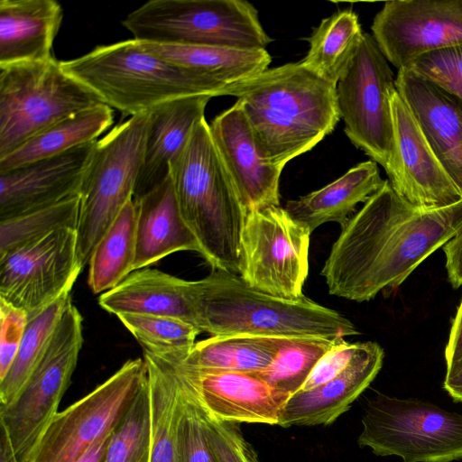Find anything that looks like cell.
<instances>
[{"label": "cell", "mask_w": 462, "mask_h": 462, "mask_svg": "<svg viewBox=\"0 0 462 462\" xmlns=\"http://www.w3.org/2000/svg\"><path fill=\"white\" fill-rule=\"evenodd\" d=\"M105 104L54 57L0 67V159L58 122Z\"/></svg>", "instance_id": "7"}, {"label": "cell", "mask_w": 462, "mask_h": 462, "mask_svg": "<svg viewBox=\"0 0 462 462\" xmlns=\"http://www.w3.org/2000/svg\"><path fill=\"white\" fill-rule=\"evenodd\" d=\"M283 340L249 335L211 336L195 343L180 361L198 371L261 372L273 363Z\"/></svg>", "instance_id": "30"}, {"label": "cell", "mask_w": 462, "mask_h": 462, "mask_svg": "<svg viewBox=\"0 0 462 462\" xmlns=\"http://www.w3.org/2000/svg\"><path fill=\"white\" fill-rule=\"evenodd\" d=\"M212 97L196 95L164 103L150 112L143 162L134 199L152 190L170 177V164L189 140L195 125L205 118Z\"/></svg>", "instance_id": "23"}, {"label": "cell", "mask_w": 462, "mask_h": 462, "mask_svg": "<svg viewBox=\"0 0 462 462\" xmlns=\"http://www.w3.org/2000/svg\"><path fill=\"white\" fill-rule=\"evenodd\" d=\"M393 73L374 37L363 33L359 46L336 85L339 116L351 143L387 172L393 151L391 100Z\"/></svg>", "instance_id": "11"}, {"label": "cell", "mask_w": 462, "mask_h": 462, "mask_svg": "<svg viewBox=\"0 0 462 462\" xmlns=\"http://www.w3.org/2000/svg\"><path fill=\"white\" fill-rule=\"evenodd\" d=\"M209 128L246 212L280 206L282 169L261 157L240 105L236 102L217 115Z\"/></svg>", "instance_id": "19"}, {"label": "cell", "mask_w": 462, "mask_h": 462, "mask_svg": "<svg viewBox=\"0 0 462 462\" xmlns=\"http://www.w3.org/2000/svg\"><path fill=\"white\" fill-rule=\"evenodd\" d=\"M0 426V462H18L7 430L3 425Z\"/></svg>", "instance_id": "47"}, {"label": "cell", "mask_w": 462, "mask_h": 462, "mask_svg": "<svg viewBox=\"0 0 462 462\" xmlns=\"http://www.w3.org/2000/svg\"><path fill=\"white\" fill-rule=\"evenodd\" d=\"M384 352L376 342L359 343L346 369L335 378L290 396L281 411L278 425H328L346 412L369 386L383 365Z\"/></svg>", "instance_id": "21"}, {"label": "cell", "mask_w": 462, "mask_h": 462, "mask_svg": "<svg viewBox=\"0 0 462 462\" xmlns=\"http://www.w3.org/2000/svg\"><path fill=\"white\" fill-rule=\"evenodd\" d=\"M98 304L116 316L143 314L176 318L203 332L195 281H186L156 269L132 272L117 286L102 293Z\"/></svg>", "instance_id": "22"}, {"label": "cell", "mask_w": 462, "mask_h": 462, "mask_svg": "<svg viewBox=\"0 0 462 462\" xmlns=\"http://www.w3.org/2000/svg\"><path fill=\"white\" fill-rule=\"evenodd\" d=\"M200 411L208 441L217 462H260L236 422L222 421L212 418L201 409Z\"/></svg>", "instance_id": "39"}, {"label": "cell", "mask_w": 462, "mask_h": 462, "mask_svg": "<svg viewBox=\"0 0 462 462\" xmlns=\"http://www.w3.org/2000/svg\"><path fill=\"white\" fill-rule=\"evenodd\" d=\"M310 234L280 206L248 211L242 235L241 278L250 287L277 297H302Z\"/></svg>", "instance_id": "13"}, {"label": "cell", "mask_w": 462, "mask_h": 462, "mask_svg": "<svg viewBox=\"0 0 462 462\" xmlns=\"http://www.w3.org/2000/svg\"><path fill=\"white\" fill-rule=\"evenodd\" d=\"M149 125L150 112L131 116L96 143L79 193L77 253L82 267L134 199Z\"/></svg>", "instance_id": "8"}, {"label": "cell", "mask_w": 462, "mask_h": 462, "mask_svg": "<svg viewBox=\"0 0 462 462\" xmlns=\"http://www.w3.org/2000/svg\"><path fill=\"white\" fill-rule=\"evenodd\" d=\"M359 343L338 338L319 360L300 391H307L335 378L349 365Z\"/></svg>", "instance_id": "42"}, {"label": "cell", "mask_w": 462, "mask_h": 462, "mask_svg": "<svg viewBox=\"0 0 462 462\" xmlns=\"http://www.w3.org/2000/svg\"><path fill=\"white\" fill-rule=\"evenodd\" d=\"M147 377L144 359L126 361L91 393L55 415L28 462H76L111 434Z\"/></svg>", "instance_id": "12"}, {"label": "cell", "mask_w": 462, "mask_h": 462, "mask_svg": "<svg viewBox=\"0 0 462 462\" xmlns=\"http://www.w3.org/2000/svg\"><path fill=\"white\" fill-rule=\"evenodd\" d=\"M395 88L462 195V106L409 68L398 69Z\"/></svg>", "instance_id": "20"}, {"label": "cell", "mask_w": 462, "mask_h": 462, "mask_svg": "<svg viewBox=\"0 0 462 462\" xmlns=\"http://www.w3.org/2000/svg\"><path fill=\"white\" fill-rule=\"evenodd\" d=\"M446 370L462 364V300L452 319L449 337L445 348Z\"/></svg>", "instance_id": "44"}, {"label": "cell", "mask_w": 462, "mask_h": 462, "mask_svg": "<svg viewBox=\"0 0 462 462\" xmlns=\"http://www.w3.org/2000/svg\"><path fill=\"white\" fill-rule=\"evenodd\" d=\"M28 323L27 313L0 299V381L10 370Z\"/></svg>", "instance_id": "41"}, {"label": "cell", "mask_w": 462, "mask_h": 462, "mask_svg": "<svg viewBox=\"0 0 462 462\" xmlns=\"http://www.w3.org/2000/svg\"><path fill=\"white\" fill-rule=\"evenodd\" d=\"M462 227V200L420 210L389 180L341 227L321 270L328 293L363 302L397 289Z\"/></svg>", "instance_id": "1"}, {"label": "cell", "mask_w": 462, "mask_h": 462, "mask_svg": "<svg viewBox=\"0 0 462 462\" xmlns=\"http://www.w3.org/2000/svg\"><path fill=\"white\" fill-rule=\"evenodd\" d=\"M117 318L142 346L153 354H188L201 332L193 325L168 316L121 314Z\"/></svg>", "instance_id": "37"}, {"label": "cell", "mask_w": 462, "mask_h": 462, "mask_svg": "<svg viewBox=\"0 0 462 462\" xmlns=\"http://www.w3.org/2000/svg\"><path fill=\"white\" fill-rule=\"evenodd\" d=\"M136 207V255L134 271L146 268L169 254L202 249L185 223L170 177L139 199Z\"/></svg>", "instance_id": "25"}, {"label": "cell", "mask_w": 462, "mask_h": 462, "mask_svg": "<svg viewBox=\"0 0 462 462\" xmlns=\"http://www.w3.org/2000/svg\"><path fill=\"white\" fill-rule=\"evenodd\" d=\"M70 291L28 320L13 365L0 381V407L10 405L19 395L39 362L70 300Z\"/></svg>", "instance_id": "33"}, {"label": "cell", "mask_w": 462, "mask_h": 462, "mask_svg": "<svg viewBox=\"0 0 462 462\" xmlns=\"http://www.w3.org/2000/svg\"><path fill=\"white\" fill-rule=\"evenodd\" d=\"M203 332L211 336L345 338L359 334L339 312L306 296L284 299L257 291L241 276L213 269L195 281Z\"/></svg>", "instance_id": "4"}, {"label": "cell", "mask_w": 462, "mask_h": 462, "mask_svg": "<svg viewBox=\"0 0 462 462\" xmlns=\"http://www.w3.org/2000/svg\"><path fill=\"white\" fill-rule=\"evenodd\" d=\"M385 59L398 69L419 56L462 44V0H393L372 26Z\"/></svg>", "instance_id": "15"}, {"label": "cell", "mask_w": 462, "mask_h": 462, "mask_svg": "<svg viewBox=\"0 0 462 462\" xmlns=\"http://www.w3.org/2000/svg\"><path fill=\"white\" fill-rule=\"evenodd\" d=\"M357 14L340 10L324 18L308 38L310 49L300 62L307 69L337 85L353 59L363 36Z\"/></svg>", "instance_id": "31"}, {"label": "cell", "mask_w": 462, "mask_h": 462, "mask_svg": "<svg viewBox=\"0 0 462 462\" xmlns=\"http://www.w3.org/2000/svg\"><path fill=\"white\" fill-rule=\"evenodd\" d=\"M122 25L142 42L265 50L272 42L244 0H150Z\"/></svg>", "instance_id": "6"}, {"label": "cell", "mask_w": 462, "mask_h": 462, "mask_svg": "<svg viewBox=\"0 0 462 462\" xmlns=\"http://www.w3.org/2000/svg\"><path fill=\"white\" fill-rule=\"evenodd\" d=\"M407 68L436 84L462 106V44L422 54Z\"/></svg>", "instance_id": "38"}, {"label": "cell", "mask_w": 462, "mask_h": 462, "mask_svg": "<svg viewBox=\"0 0 462 462\" xmlns=\"http://www.w3.org/2000/svg\"><path fill=\"white\" fill-rule=\"evenodd\" d=\"M383 183L377 163L369 160L356 164L325 187L287 201L284 208L311 233L328 222H336L343 227L357 204L366 202Z\"/></svg>", "instance_id": "26"}, {"label": "cell", "mask_w": 462, "mask_h": 462, "mask_svg": "<svg viewBox=\"0 0 462 462\" xmlns=\"http://www.w3.org/2000/svg\"><path fill=\"white\" fill-rule=\"evenodd\" d=\"M62 19L55 0H1L0 67L53 58Z\"/></svg>", "instance_id": "24"}, {"label": "cell", "mask_w": 462, "mask_h": 462, "mask_svg": "<svg viewBox=\"0 0 462 462\" xmlns=\"http://www.w3.org/2000/svg\"><path fill=\"white\" fill-rule=\"evenodd\" d=\"M336 340L284 338L273 363L266 369L254 373L276 390L292 395L301 390L319 360Z\"/></svg>", "instance_id": "34"}, {"label": "cell", "mask_w": 462, "mask_h": 462, "mask_svg": "<svg viewBox=\"0 0 462 462\" xmlns=\"http://www.w3.org/2000/svg\"><path fill=\"white\" fill-rule=\"evenodd\" d=\"M79 196L0 221V254L52 231L77 229Z\"/></svg>", "instance_id": "36"}, {"label": "cell", "mask_w": 462, "mask_h": 462, "mask_svg": "<svg viewBox=\"0 0 462 462\" xmlns=\"http://www.w3.org/2000/svg\"><path fill=\"white\" fill-rule=\"evenodd\" d=\"M149 52L195 70L226 86L243 81L268 69L265 50H240L198 45L142 42Z\"/></svg>", "instance_id": "29"}, {"label": "cell", "mask_w": 462, "mask_h": 462, "mask_svg": "<svg viewBox=\"0 0 462 462\" xmlns=\"http://www.w3.org/2000/svg\"><path fill=\"white\" fill-rule=\"evenodd\" d=\"M360 447L376 456H398L403 462L462 459V414L418 399L378 394L362 418Z\"/></svg>", "instance_id": "9"}, {"label": "cell", "mask_w": 462, "mask_h": 462, "mask_svg": "<svg viewBox=\"0 0 462 462\" xmlns=\"http://www.w3.org/2000/svg\"><path fill=\"white\" fill-rule=\"evenodd\" d=\"M448 278L455 289L462 285V227L444 245Z\"/></svg>", "instance_id": "43"}, {"label": "cell", "mask_w": 462, "mask_h": 462, "mask_svg": "<svg viewBox=\"0 0 462 462\" xmlns=\"http://www.w3.org/2000/svg\"><path fill=\"white\" fill-rule=\"evenodd\" d=\"M82 269L76 229L52 231L0 254V299L29 320L71 291Z\"/></svg>", "instance_id": "14"}, {"label": "cell", "mask_w": 462, "mask_h": 462, "mask_svg": "<svg viewBox=\"0 0 462 462\" xmlns=\"http://www.w3.org/2000/svg\"><path fill=\"white\" fill-rule=\"evenodd\" d=\"M180 385L183 391L185 402L180 426L181 461L217 462L206 436L205 425L200 409L185 391L181 383Z\"/></svg>", "instance_id": "40"}, {"label": "cell", "mask_w": 462, "mask_h": 462, "mask_svg": "<svg viewBox=\"0 0 462 462\" xmlns=\"http://www.w3.org/2000/svg\"><path fill=\"white\" fill-rule=\"evenodd\" d=\"M391 106L393 151L386 173L393 189L420 210L439 209L460 202V191L397 90L392 96Z\"/></svg>", "instance_id": "16"}, {"label": "cell", "mask_w": 462, "mask_h": 462, "mask_svg": "<svg viewBox=\"0 0 462 462\" xmlns=\"http://www.w3.org/2000/svg\"><path fill=\"white\" fill-rule=\"evenodd\" d=\"M220 96L237 98L261 157L282 169L315 147L340 118L336 85L300 62L267 69L226 86Z\"/></svg>", "instance_id": "2"}, {"label": "cell", "mask_w": 462, "mask_h": 462, "mask_svg": "<svg viewBox=\"0 0 462 462\" xmlns=\"http://www.w3.org/2000/svg\"><path fill=\"white\" fill-rule=\"evenodd\" d=\"M82 321L70 298L28 382L10 405L0 407V424L7 430L18 462L29 461L58 413L82 347Z\"/></svg>", "instance_id": "10"}, {"label": "cell", "mask_w": 462, "mask_h": 462, "mask_svg": "<svg viewBox=\"0 0 462 462\" xmlns=\"http://www.w3.org/2000/svg\"><path fill=\"white\" fill-rule=\"evenodd\" d=\"M62 69L125 116L151 112L185 97L220 96L226 85L146 51L132 39L99 45Z\"/></svg>", "instance_id": "5"}, {"label": "cell", "mask_w": 462, "mask_h": 462, "mask_svg": "<svg viewBox=\"0 0 462 462\" xmlns=\"http://www.w3.org/2000/svg\"><path fill=\"white\" fill-rule=\"evenodd\" d=\"M443 389L454 402H462V364L446 370Z\"/></svg>", "instance_id": "45"}, {"label": "cell", "mask_w": 462, "mask_h": 462, "mask_svg": "<svg viewBox=\"0 0 462 462\" xmlns=\"http://www.w3.org/2000/svg\"><path fill=\"white\" fill-rule=\"evenodd\" d=\"M136 255V207L129 200L88 261V283L95 294L104 293L123 282L132 272Z\"/></svg>", "instance_id": "32"}, {"label": "cell", "mask_w": 462, "mask_h": 462, "mask_svg": "<svg viewBox=\"0 0 462 462\" xmlns=\"http://www.w3.org/2000/svg\"><path fill=\"white\" fill-rule=\"evenodd\" d=\"M157 355L171 362L185 391L212 418L278 425L291 395L272 387L256 373L198 371L181 364L185 353Z\"/></svg>", "instance_id": "17"}, {"label": "cell", "mask_w": 462, "mask_h": 462, "mask_svg": "<svg viewBox=\"0 0 462 462\" xmlns=\"http://www.w3.org/2000/svg\"><path fill=\"white\" fill-rule=\"evenodd\" d=\"M112 433V432H111ZM111 434L103 438L94 444L76 462H103L106 448Z\"/></svg>", "instance_id": "46"}, {"label": "cell", "mask_w": 462, "mask_h": 462, "mask_svg": "<svg viewBox=\"0 0 462 462\" xmlns=\"http://www.w3.org/2000/svg\"><path fill=\"white\" fill-rule=\"evenodd\" d=\"M113 109L106 104L72 115L39 133L0 159V171L60 155L95 142L113 124Z\"/></svg>", "instance_id": "28"}, {"label": "cell", "mask_w": 462, "mask_h": 462, "mask_svg": "<svg viewBox=\"0 0 462 462\" xmlns=\"http://www.w3.org/2000/svg\"><path fill=\"white\" fill-rule=\"evenodd\" d=\"M180 214L213 269L242 272V235L246 217L237 189L212 138L199 120L170 164Z\"/></svg>", "instance_id": "3"}, {"label": "cell", "mask_w": 462, "mask_h": 462, "mask_svg": "<svg viewBox=\"0 0 462 462\" xmlns=\"http://www.w3.org/2000/svg\"><path fill=\"white\" fill-rule=\"evenodd\" d=\"M97 141L0 171V221L79 196Z\"/></svg>", "instance_id": "18"}, {"label": "cell", "mask_w": 462, "mask_h": 462, "mask_svg": "<svg viewBox=\"0 0 462 462\" xmlns=\"http://www.w3.org/2000/svg\"><path fill=\"white\" fill-rule=\"evenodd\" d=\"M151 452L150 397L147 377L126 412L113 430L103 462H151Z\"/></svg>", "instance_id": "35"}, {"label": "cell", "mask_w": 462, "mask_h": 462, "mask_svg": "<svg viewBox=\"0 0 462 462\" xmlns=\"http://www.w3.org/2000/svg\"><path fill=\"white\" fill-rule=\"evenodd\" d=\"M147 366L151 462H182L180 426L184 411V394L179 377L164 356L143 351Z\"/></svg>", "instance_id": "27"}]
</instances>
